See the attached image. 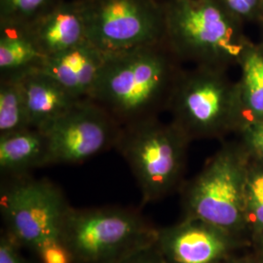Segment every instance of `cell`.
Instances as JSON below:
<instances>
[{"mask_svg":"<svg viewBox=\"0 0 263 263\" xmlns=\"http://www.w3.org/2000/svg\"><path fill=\"white\" fill-rule=\"evenodd\" d=\"M180 64L165 41L106 54L89 100L121 127L158 118L168 110Z\"/></svg>","mask_w":263,"mask_h":263,"instance_id":"cell-1","label":"cell"},{"mask_svg":"<svg viewBox=\"0 0 263 263\" xmlns=\"http://www.w3.org/2000/svg\"><path fill=\"white\" fill-rule=\"evenodd\" d=\"M165 42L180 63L226 68L252 42L220 0H166Z\"/></svg>","mask_w":263,"mask_h":263,"instance_id":"cell-2","label":"cell"},{"mask_svg":"<svg viewBox=\"0 0 263 263\" xmlns=\"http://www.w3.org/2000/svg\"><path fill=\"white\" fill-rule=\"evenodd\" d=\"M172 121L189 140L217 138L245 122L237 82L226 68L182 70L170 100Z\"/></svg>","mask_w":263,"mask_h":263,"instance_id":"cell-3","label":"cell"},{"mask_svg":"<svg viewBox=\"0 0 263 263\" xmlns=\"http://www.w3.org/2000/svg\"><path fill=\"white\" fill-rule=\"evenodd\" d=\"M151 221L128 208H70L62 239L76 263H117L156 241Z\"/></svg>","mask_w":263,"mask_h":263,"instance_id":"cell-4","label":"cell"},{"mask_svg":"<svg viewBox=\"0 0 263 263\" xmlns=\"http://www.w3.org/2000/svg\"><path fill=\"white\" fill-rule=\"evenodd\" d=\"M189 141L174 123L159 118L122 127L115 148L138 182L142 204L164 197L178 183Z\"/></svg>","mask_w":263,"mask_h":263,"instance_id":"cell-5","label":"cell"},{"mask_svg":"<svg viewBox=\"0 0 263 263\" xmlns=\"http://www.w3.org/2000/svg\"><path fill=\"white\" fill-rule=\"evenodd\" d=\"M1 214L5 232L30 251L62 239L71 206L54 182L27 176L9 178L1 189Z\"/></svg>","mask_w":263,"mask_h":263,"instance_id":"cell-6","label":"cell"},{"mask_svg":"<svg viewBox=\"0 0 263 263\" xmlns=\"http://www.w3.org/2000/svg\"><path fill=\"white\" fill-rule=\"evenodd\" d=\"M87 40L105 54L165 41V11L157 0H79Z\"/></svg>","mask_w":263,"mask_h":263,"instance_id":"cell-7","label":"cell"},{"mask_svg":"<svg viewBox=\"0 0 263 263\" xmlns=\"http://www.w3.org/2000/svg\"><path fill=\"white\" fill-rule=\"evenodd\" d=\"M247 170L235 151H218L188 186L191 216L220 230L237 226L244 207Z\"/></svg>","mask_w":263,"mask_h":263,"instance_id":"cell-8","label":"cell"},{"mask_svg":"<svg viewBox=\"0 0 263 263\" xmlns=\"http://www.w3.org/2000/svg\"><path fill=\"white\" fill-rule=\"evenodd\" d=\"M122 127L89 99L42 129L47 134L52 165L82 164L116 146Z\"/></svg>","mask_w":263,"mask_h":263,"instance_id":"cell-9","label":"cell"},{"mask_svg":"<svg viewBox=\"0 0 263 263\" xmlns=\"http://www.w3.org/2000/svg\"><path fill=\"white\" fill-rule=\"evenodd\" d=\"M174 228L158 229L156 245L169 263H217L227 249L220 229L192 217Z\"/></svg>","mask_w":263,"mask_h":263,"instance_id":"cell-10","label":"cell"},{"mask_svg":"<svg viewBox=\"0 0 263 263\" xmlns=\"http://www.w3.org/2000/svg\"><path fill=\"white\" fill-rule=\"evenodd\" d=\"M26 28L45 57L56 55L88 41L79 0H61Z\"/></svg>","mask_w":263,"mask_h":263,"instance_id":"cell-11","label":"cell"},{"mask_svg":"<svg viewBox=\"0 0 263 263\" xmlns=\"http://www.w3.org/2000/svg\"><path fill=\"white\" fill-rule=\"evenodd\" d=\"M106 54L86 41L76 47L46 57L38 70L52 77L77 99H89Z\"/></svg>","mask_w":263,"mask_h":263,"instance_id":"cell-12","label":"cell"},{"mask_svg":"<svg viewBox=\"0 0 263 263\" xmlns=\"http://www.w3.org/2000/svg\"><path fill=\"white\" fill-rule=\"evenodd\" d=\"M19 80L32 128L44 129L83 101L38 69L21 76Z\"/></svg>","mask_w":263,"mask_h":263,"instance_id":"cell-13","label":"cell"},{"mask_svg":"<svg viewBox=\"0 0 263 263\" xmlns=\"http://www.w3.org/2000/svg\"><path fill=\"white\" fill-rule=\"evenodd\" d=\"M52 165L50 141L41 129L0 135V172L2 177L27 176L32 170Z\"/></svg>","mask_w":263,"mask_h":263,"instance_id":"cell-14","label":"cell"},{"mask_svg":"<svg viewBox=\"0 0 263 263\" xmlns=\"http://www.w3.org/2000/svg\"><path fill=\"white\" fill-rule=\"evenodd\" d=\"M44 56L26 26L0 25V77H15L39 69Z\"/></svg>","mask_w":263,"mask_h":263,"instance_id":"cell-15","label":"cell"},{"mask_svg":"<svg viewBox=\"0 0 263 263\" xmlns=\"http://www.w3.org/2000/svg\"><path fill=\"white\" fill-rule=\"evenodd\" d=\"M238 65L241 67V78L237 85L245 122L262 120V44L252 43L245 50Z\"/></svg>","mask_w":263,"mask_h":263,"instance_id":"cell-16","label":"cell"},{"mask_svg":"<svg viewBox=\"0 0 263 263\" xmlns=\"http://www.w3.org/2000/svg\"><path fill=\"white\" fill-rule=\"evenodd\" d=\"M32 128L19 78L0 77V135Z\"/></svg>","mask_w":263,"mask_h":263,"instance_id":"cell-17","label":"cell"},{"mask_svg":"<svg viewBox=\"0 0 263 263\" xmlns=\"http://www.w3.org/2000/svg\"><path fill=\"white\" fill-rule=\"evenodd\" d=\"M61 0H0V25L27 26Z\"/></svg>","mask_w":263,"mask_h":263,"instance_id":"cell-18","label":"cell"},{"mask_svg":"<svg viewBox=\"0 0 263 263\" xmlns=\"http://www.w3.org/2000/svg\"><path fill=\"white\" fill-rule=\"evenodd\" d=\"M245 203L256 223L263 226V165L247 170Z\"/></svg>","mask_w":263,"mask_h":263,"instance_id":"cell-19","label":"cell"},{"mask_svg":"<svg viewBox=\"0 0 263 263\" xmlns=\"http://www.w3.org/2000/svg\"><path fill=\"white\" fill-rule=\"evenodd\" d=\"M32 252L39 263H76L63 239H56L40 245Z\"/></svg>","mask_w":263,"mask_h":263,"instance_id":"cell-20","label":"cell"},{"mask_svg":"<svg viewBox=\"0 0 263 263\" xmlns=\"http://www.w3.org/2000/svg\"><path fill=\"white\" fill-rule=\"evenodd\" d=\"M234 17L242 23L259 19L261 0H220Z\"/></svg>","mask_w":263,"mask_h":263,"instance_id":"cell-21","label":"cell"},{"mask_svg":"<svg viewBox=\"0 0 263 263\" xmlns=\"http://www.w3.org/2000/svg\"><path fill=\"white\" fill-rule=\"evenodd\" d=\"M239 130L246 146L263 161V119L245 122Z\"/></svg>","mask_w":263,"mask_h":263,"instance_id":"cell-22","label":"cell"},{"mask_svg":"<svg viewBox=\"0 0 263 263\" xmlns=\"http://www.w3.org/2000/svg\"><path fill=\"white\" fill-rule=\"evenodd\" d=\"M117 263H169L160 251L156 241L132 253Z\"/></svg>","mask_w":263,"mask_h":263,"instance_id":"cell-23","label":"cell"},{"mask_svg":"<svg viewBox=\"0 0 263 263\" xmlns=\"http://www.w3.org/2000/svg\"><path fill=\"white\" fill-rule=\"evenodd\" d=\"M22 247L5 231L0 237V263H30L21 253Z\"/></svg>","mask_w":263,"mask_h":263,"instance_id":"cell-24","label":"cell"},{"mask_svg":"<svg viewBox=\"0 0 263 263\" xmlns=\"http://www.w3.org/2000/svg\"><path fill=\"white\" fill-rule=\"evenodd\" d=\"M259 19L263 21V0H261V4H260V15H259Z\"/></svg>","mask_w":263,"mask_h":263,"instance_id":"cell-25","label":"cell"},{"mask_svg":"<svg viewBox=\"0 0 263 263\" xmlns=\"http://www.w3.org/2000/svg\"><path fill=\"white\" fill-rule=\"evenodd\" d=\"M260 44H262V45H263V33H262V41H261V43H260Z\"/></svg>","mask_w":263,"mask_h":263,"instance_id":"cell-26","label":"cell"}]
</instances>
